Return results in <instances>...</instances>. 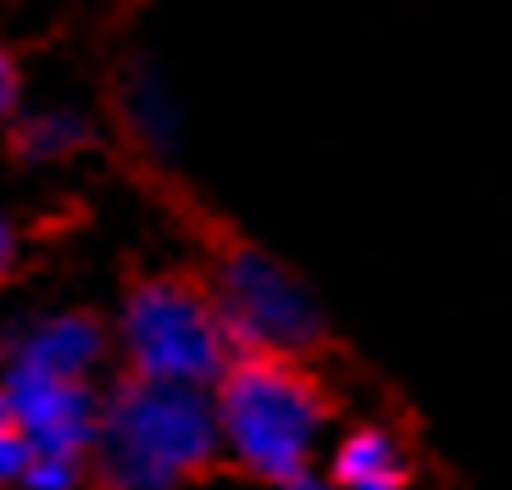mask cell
<instances>
[{"mask_svg":"<svg viewBox=\"0 0 512 490\" xmlns=\"http://www.w3.org/2000/svg\"><path fill=\"white\" fill-rule=\"evenodd\" d=\"M329 413V390L295 357H234L212 385L223 457L279 490L312 474L329 440Z\"/></svg>","mask_w":512,"mask_h":490,"instance_id":"6da1fadb","label":"cell"},{"mask_svg":"<svg viewBox=\"0 0 512 490\" xmlns=\"http://www.w3.org/2000/svg\"><path fill=\"white\" fill-rule=\"evenodd\" d=\"M90 457L106 490H184L223 463L212 396L123 374L101 396V435Z\"/></svg>","mask_w":512,"mask_h":490,"instance_id":"7a4b0ae2","label":"cell"},{"mask_svg":"<svg viewBox=\"0 0 512 490\" xmlns=\"http://www.w3.org/2000/svg\"><path fill=\"white\" fill-rule=\"evenodd\" d=\"M117 351L128 362V379L206 390V396L234 362L212 290L184 273H151L128 290L117 312Z\"/></svg>","mask_w":512,"mask_h":490,"instance_id":"3957f363","label":"cell"},{"mask_svg":"<svg viewBox=\"0 0 512 490\" xmlns=\"http://www.w3.org/2000/svg\"><path fill=\"white\" fill-rule=\"evenodd\" d=\"M212 301L234 357H295L323 340V307L301 273L256 245H229L212 273Z\"/></svg>","mask_w":512,"mask_h":490,"instance_id":"277c9868","label":"cell"},{"mask_svg":"<svg viewBox=\"0 0 512 490\" xmlns=\"http://www.w3.org/2000/svg\"><path fill=\"white\" fill-rule=\"evenodd\" d=\"M0 401H6L12 435L34 457H73V463H84L95 452L101 390L90 379H56V374H39V368H6Z\"/></svg>","mask_w":512,"mask_h":490,"instance_id":"5b68a950","label":"cell"},{"mask_svg":"<svg viewBox=\"0 0 512 490\" xmlns=\"http://www.w3.org/2000/svg\"><path fill=\"white\" fill-rule=\"evenodd\" d=\"M106 323L90 312H39L6 335V368H39L56 379H95L106 362Z\"/></svg>","mask_w":512,"mask_h":490,"instance_id":"8992f818","label":"cell"},{"mask_svg":"<svg viewBox=\"0 0 512 490\" xmlns=\"http://www.w3.org/2000/svg\"><path fill=\"white\" fill-rule=\"evenodd\" d=\"M329 479L346 490H407V452L379 424H357L329 446Z\"/></svg>","mask_w":512,"mask_h":490,"instance_id":"52a82bcc","label":"cell"},{"mask_svg":"<svg viewBox=\"0 0 512 490\" xmlns=\"http://www.w3.org/2000/svg\"><path fill=\"white\" fill-rule=\"evenodd\" d=\"M123 117L134 140L145 145L151 156H179L184 151V112H179V95L167 84V73L156 62H134L123 84Z\"/></svg>","mask_w":512,"mask_h":490,"instance_id":"ba28073f","label":"cell"},{"mask_svg":"<svg viewBox=\"0 0 512 490\" xmlns=\"http://www.w3.org/2000/svg\"><path fill=\"white\" fill-rule=\"evenodd\" d=\"M90 140H95L90 117L73 112V106H39L17 123V156L23 162H67Z\"/></svg>","mask_w":512,"mask_h":490,"instance_id":"9c48e42d","label":"cell"},{"mask_svg":"<svg viewBox=\"0 0 512 490\" xmlns=\"http://www.w3.org/2000/svg\"><path fill=\"white\" fill-rule=\"evenodd\" d=\"M84 485V463L73 457H34L17 490H78Z\"/></svg>","mask_w":512,"mask_h":490,"instance_id":"30bf717a","label":"cell"},{"mask_svg":"<svg viewBox=\"0 0 512 490\" xmlns=\"http://www.w3.org/2000/svg\"><path fill=\"white\" fill-rule=\"evenodd\" d=\"M28 463H34V452H28L17 435H0V490H17L28 474Z\"/></svg>","mask_w":512,"mask_h":490,"instance_id":"8fae6325","label":"cell"},{"mask_svg":"<svg viewBox=\"0 0 512 490\" xmlns=\"http://www.w3.org/2000/svg\"><path fill=\"white\" fill-rule=\"evenodd\" d=\"M17 106V67H12V56H6V45H0V117Z\"/></svg>","mask_w":512,"mask_h":490,"instance_id":"7c38bea8","label":"cell"},{"mask_svg":"<svg viewBox=\"0 0 512 490\" xmlns=\"http://www.w3.org/2000/svg\"><path fill=\"white\" fill-rule=\"evenodd\" d=\"M12 257H17V229H12V218L0 212V279L12 273Z\"/></svg>","mask_w":512,"mask_h":490,"instance_id":"4fadbf2b","label":"cell"},{"mask_svg":"<svg viewBox=\"0 0 512 490\" xmlns=\"http://www.w3.org/2000/svg\"><path fill=\"white\" fill-rule=\"evenodd\" d=\"M290 490H346V485H334L329 474H307V479H295ZM407 490H412V485H407Z\"/></svg>","mask_w":512,"mask_h":490,"instance_id":"5bb4252c","label":"cell"},{"mask_svg":"<svg viewBox=\"0 0 512 490\" xmlns=\"http://www.w3.org/2000/svg\"><path fill=\"white\" fill-rule=\"evenodd\" d=\"M0 435H12V418H6V401H0Z\"/></svg>","mask_w":512,"mask_h":490,"instance_id":"9a60e30c","label":"cell"}]
</instances>
